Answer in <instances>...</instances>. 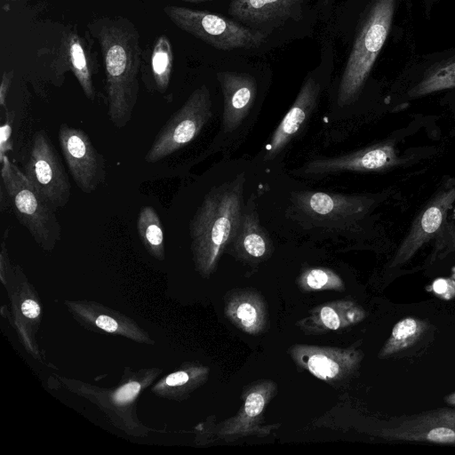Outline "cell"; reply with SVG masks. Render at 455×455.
<instances>
[{"mask_svg": "<svg viewBox=\"0 0 455 455\" xmlns=\"http://www.w3.org/2000/svg\"><path fill=\"white\" fill-rule=\"evenodd\" d=\"M211 116L210 92L206 85H202L161 128L145 156L146 162H158L191 142Z\"/></svg>", "mask_w": 455, "mask_h": 455, "instance_id": "8992f818", "label": "cell"}, {"mask_svg": "<svg viewBox=\"0 0 455 455\" xmlns=\"http://www.w3.org/2000/svg\"><path fill=\"white\" fill-rule=\"evenodd\" d=\"M224 97L223 128L226 132L235 131L253 105L257 84L253 76L246 73L224 71L217 74Z\"/></svg>", "mask_w": 455, "mask_h": 455, "instance_id": "e0dca14e", "label": "cell"}, {"mask_svg": "<svg viewBox=\"0 0 455 455\" xmlns=\"http://www.w3.org/2000/svg\"><path fill=\"white\" fill-rule=\"evenodd\" d=\"M147 54L145 72L155 89L164 93L169 87L173 67V51L169 37L164 34L159 35Z\"/></svg>", "mask_w": 455, "mask_h": 455, "instance_id": "7402d4cb", "label": "cell"}, {"mask_svg": "<svg viewBox=\"0 0 455 455\" xmlns=\"http://www.w3.org/2000/svg\"><path fill=\"white\" fill-rule=\"evenodd\" d=\"M90 46L75 28L68 29L60 42L57 64H64V71L71 70L85 97L94 100L96 91L93 84L95 65Z\"/></svg>", "mask_w": 455, "mask_h": 455, "instance_id": "d6986e66", "label": "cell"}, {"mask_svg": "<svg viewBox=\"0 0 455 455\" xmlns=\"http://www.w3.org/2000/svg\"><path fill=\"white\" fill-rule=\"evenodd\" d=\"M3 2H5V3H13V2H19V1H21V0H2Z\"/></svg>", "mask_w": 455, "mask_h": 455, "instance_id": "e575fe53", "label": "cell"}, {"mask_svg": "<svg viewBox=\"0 0 455 455\" xmlns=\"http://www.w3.org/2000/svg\"><path fill=\"white\" fill-rule=\"evenodd\" d=\"M366 315V311L355 301L338 299L315 307L297 326L307 334H321L353 326Z\"/></svg>", "mask_w": 455, "mask_h": 455, "instance_id": "ac0fdd59", "label": "cell"}, {"mask_svg": "<svg viewBox=\"0 0 455 455\" xmlns=\"http://www.w3.org/2000/svg\"><path fill=\"white\" fill-rule=\"evenodd\" d=\"M225 315L242 331L257 335L267 327V305L261 295L252 289L230 292L225 301Z\"/></svg>", "mask_w": 455, "mask_h": 455, "instance_id": "ffe728a7", "label": "cell"}, {"mask_svg": "<svg viewBox=\"0 0 455 455\" xmlns=\"http://www.w3.org/2000/svg\"><path fill=\"white\" fill-rule=\"evenodd\" d=\"M320 93V84L312 76L307 77L291 108L266 146L265 160L275 157L291 140L316 108Z\"/></svg>", "mask_w": 455, "mask_h": 455, "instance_id": "2e32d148", "label": "cell"}, {"mask_svg": "<svg viewBox=\"0 0 455 455\" xmlns=\"http://www.w3.org/2000/svg\"><path fill=\"white\" fill-rule=\"evenodd\" d=\"M1 177L17 220L40 245L52 248L61 235L56 211L6 156H2Z\"/></svg>", "mask_w": 455, "mask_h": 455, "instance_id": "277c9868", "label": "cell"}, {"mask_svg": "<svg viewBox=\"0 0 455 455\" xmlns=\"http://www.w3.org/2000/svg\"><path fill=\"white\" fill-rule=\"evenodd\" d=\"M180 29L221 51L259 47L264 33L206 11L167 4L163 9Z\"/></svg>", "mask_w": 455, "mask_h": 455, "instance_id": "5b68a950", "label": "cell"}, {"mask_svg": "<svg viewBox=\"0 0 455 455\" xmlns=\"http://www.w3.org/2000/svg\"><path fill=\"white\" fill-rule=\"evenodd\" d=\"M305 0H230L228 12L247 27L267 36L286 20L301 18Z\"/></svg>", "mask_w": 455, "mask_h": 455, "instance_id": "4fadbf2b", "label": "cell"}, {"mask_svg": "<svg viewBox=\"0 0 455 455\" xmlns=\"http://www.w3.org/2000/svg\"><path fill=\"white\" fill-rule=\"evenodd\" d=\"M296 204L306 215L319 221L339 222L363 214L371 201L364 196H343L324 192L296 194Z\"/></svg>", "mask_w": 455, "mask_h": 455, "instance_id": "9a60e30c", "label": "cell"}, {"mask_svg": "<svg viewBox=\"0 0 455 455\" xmlns=\"http://www.w3.org/2000/svg\"><path fill=\"white\" fill-rule=\"evenodd\" d=\"M96 325L108 332H114L118 327L116 321L108 315H100L96 319Z\"/></svg>", "mask_w": 455, "mask_h": 455, "instance_id": "f546056e", "label": "cell"}, {"mask_svg": "<svg viewBox=\"0 0 455 455\" xmlns=\"http://www.w3.org/2000/svg\"><path fill=\"white\" fill-rule=\"evenodd\" d=\"M379 435L390 441L455 443V410L442 408L403 416L383 427Z\"/></svg>", "mask_w": 455, "mask_h": 455, "instance_id": "30bf717a", "label": "cell"}, {"mask_svg": "<svg viewBox=\"0 0 455 455\" xmlns=\"http://www.w3.org/2000/svg\"><path fill=\"white\" fill-rule=\"evenodd\" d=\"M138 234L148 251L158 256L164 251V234L156 211L149 205L140 210L137 220Z\"/></svg>", "mask_w": 455, "mask_h": 455, "instance_id": "cb8c5ba5", "label": "cell"}, {"mask_svg": "<svg viewBox=\"0 0 455 455\" xmlns=\"http://www.w3.org/2000/svg\"><path fill=\"white\" fill-rule=\"evenodd\" d=\"M102 55L108 115L117 128L131 120L139 94L138 74L142 64L140 33L124 16H100L87 24Z\"/></svg>", "mask_w": 455, "mask_h": 455, "instance_id": "6da1fadb", "label": "cell"}, {"mask_svg": "<svg viewBox=\"0 0 455 455\" xmlns=\"http://www.w3.org/2000/svg\"><path fill=\"white\" fill-rule=\"evenodd\" d=\"M398 163L394 146L381 143L338 157L315 159L301 168L300 174L323 175L344 171H378Z\"/></svg>", "mask_w": 455, "mask_h": 455, "instance_id": "5bb4252c", "label": "cell"}, {"mask_svg": "<svg viewBox=\"0 0 455 455\" xmlns=\"http://www.w3.org/2000/svg\"><path fill=\"white\" fill-rule=\"evenodd\" d=\"M454 202L455 188H448L439 191L427 204L396 251L390 267L406 263L424 243L434 238L443 225L448 210Z\"/></svg>", "mask_w": 455, "mask_h": 455, "instance_id": "8fae6325", "label": "cell"}, {"mask_svg": "<svg viewBox=\"0 0 455 455\" xmlns=\"http://www.w3.org/2000/svg\"><path fill=\"white\" fill-rule=\"evenodd\" d=\"M23 315L28 318H36L40 314V307L32 299H26L21 305Z\"/></svg>", "mask_w": 455, "mask_h": 455, "instance_id": "f1b7e54d", "label": "cell"}, {"mask_svg": "<svg viewBox=\"0 0 455 455\" xmlns=\"http://www.w3.org/2000/svg\"><path fill=\"white\" fill-rule=\"evenodd\" d=\"M427 322L408 316L398 321L378 356L387 358L412 346L425 332Z\"/></svg>", "mask_w": 455, "mask_h": 455, "instance_id": "603a6c76", "label": "cell"}, {"mask_svg": "<svg viewBox=\"0 0 455 455\" xmlns=\"http://www.w3.org/2000/svg\"><path fill=\"white\" fill-rule=\"evenodd\" d=\"M180 1L198 4V3H204V2H209V1H212V0H180Z\"/></svg>", "mask_w": 455, "mask_h": 455, "instance_id": "836d02e7", "label": "cell"}, {"mask_svg": "<svg viewBox=\"0 0 455 455\" xmlns=\"http://www.w3.org/2000/svg\"><path fill=\"white\" fill-rule=\"evenodd\" d=\"M455 87V61L428 72L410 92L411 97H421Z\"/></svg>", "mask_w": 455, "mask_h": 455, "instance_id": "d4e9b609", "label": "cell"}, {"mask_svg": "<svg viewBox=\"0 0 455 455\" xmlns=\"http://www.w3.org/2000/svg\"><path fill=\"white\" fill-rule=\"evenodd\" d=\"M12 78V71H4L2 76V81L0 85V103L2 106L5 103V99L11 85Z\"/></svg>", "mask_w": 455, "mask_h": 455, "instance_id": "83f0119b", "label": "cell"}, {"mask_svg": "<svg viewBox=\"0 0 455 455\" xmlns=\"http://www.w3.org/2000/svg\"><path fill=\"white\" fill-rule=\"evenodd\" d=\"M444 402L451 406H455V391L444 397Z\"/></svg>", "mask_w": 455, "mask_h": 455, "instance_id": "d6a6232c", "label": "cell"}, {"mask_svg": "<svg viewBox=\"0 0 455 455\" xmlns=\"http://www.w3.org/2000/svg\"><path fill=\"white\" fill-rule=\"evenodd\" d=\"M294 363L315 378L336 383L347 379L358 370L363 353L354 347H331L295 344L289 349Z\"/></svg>", "mask_w": 455, "mask_h": 455, "instance_id": "9c48e42d", "label": "cell"}, {"mask_svg": "<svg viewBox=\"0 0 455 455\" xmlns=\"http://www.w3.org/2000/svg\"><path fill=\"white\" fill-rule=\"evenodd\" d=\"M24 174L54 211L68 203L70 182L44 130L37 132L33 137Z\"/></svg>", "mask_w": 455, "mask_h": 455, "instance_id": "52a82bcc", "label": "cell"}, {"mask_svg": "<svg viewBox=\"0 0 455 455\" xmlns=\"http://www.w3.org/2000/svg\"><path fill=\"white\" fill-rule=\"evenodd\" d=\"M395 0H373L348 55L338 90V104L354 102L368 78L392 25Z\"/></svg>", "mask_w": 455, "mask_h": 455, "instance_id": "3957f363", "label": "cell"}, {"mask_svg": "<svg viewBox=\"0 0 455 455\" xmlns=\"http://www.w3.org/2000/svg\"><path fill=\"white\" fill-rule=\"evenodd\" d=\"M243 176L212 189L189 224L192 249L205 274L212 272L232 243L242 219Z\"/></svg>", "mask_w": 455, "mask_h": 455, "instance_id": "7a4b0ae2", "label": "cell"}, {"mask_svg": "<svg viewBox=\"0 0 455 455\" xmlns=\"http://www.w3.org/2000/svg\"><path fill=\"white\" fill-rule=\"evenodd\" d=\"M230 244L238 256L246 259H261L270 252V239L260 226L251 203L243 212L238 230Z\"/></svg>", "mask_w": 455, "mask_h": 455, "instance_id": "44dd1931", "label": "cell"}, {"mask_svg": "<svg viewBox=\"0 0 455 455\" xmlns=\"http://www.w3.org/2000/svg\"><path fill=\"white\" fill-rule=\"evenodd\" d=\"M447 284H448V281L447 280H443V279H440V280H437L434 284H433V289L435 291V292L440 294L441 296H443V297H446V291H447Z\"/></svg>", "mask_w": 455, "mask_h": 455, "instance_id": "1f68e13d", "label": "cell"}, {"mask_svg": "<svg viewBox=\"0 0 455 455\" xmlns=\"http://www.w3.org/2000/svg\"><path fill=\"white\" fill-rule=\"evenodd\" d=\"M298 283L303 291L344 290V283L340 276L331 269L325 267L306 269L299 275Z\"/></svg>", "mask_w": 455, "mask_h": 455, "instance_id": "484cf974", "label": "cell"}, {"mask_svg": "<svg viewBox=\"0 0 455 455\" xmlns=\"http://www.w3.org/2000/svg\"><path fill=\"white\" fill-rule=\"evenodd\" d=\"M59 142L76 186L84 193L94 192L105 181L106 165L87 133L62 124L59 129Z\"/></svg>", "mask_w": 455, "mask_h": 455, "instance_id": "ba28073f", "label": "cell"}, {"mask_svg": "<svg viewBox=\"0 0 455 455\" xmlns=\"http://www.w3.org/2000/svg\"><path fill=\"white\" fill-rule=\"evenodd\" d=\"M140 385L131 382L122 387L115 395L114 399L117 403H125L132 400L140 391Z\"/></svg>", "mask_w": 455, "mask_h": 455, "instance_id": "4316f807", "label": "cell"}, {"mask_svg": "<svg viewBox=\"0 0 455 455\" xmlns=\"http://www.w3.org/2000/svg\"><path fill=\"white\" fill-rule=\"evenodd\" d=\"M276 392V384L272 380H261L249 387L243 395V405L238 412L220 424L219 435L221 438L247 435H265L275 426L260 424L263 411Z\"/></svg>", "mask_w": 455, "mask_h": 455, "instance_id": "7c38bea8", "label": "cell"}, {"mask_svg": "<svg viewBox=\"0 0 455 455\" xmlns=\"http://www.w3.org/2000/svg\"><path fill=\"white\" fill-rule=\"evenodd\" d=\"M188 380L189 376L186 371H177L166 378V384L168 386H180L187 383Z\"/></svg>", "mask_w": 455, "mask_h": 455, "instance_id": "4dcf8cb0", "label": "cell"}]
</instances>
